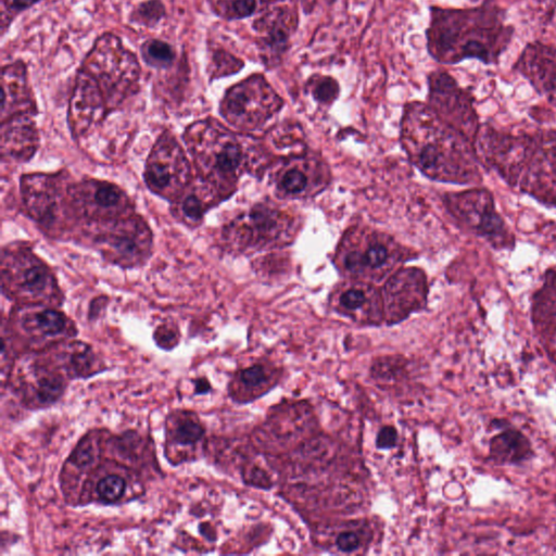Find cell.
Here are the masks:
<instances>
[{
	"mask_svg": "<svg viewBox=\"0 0 556 556\" xmlns=\"http://www.w3.org/2000/svg\"><path fill=\"white\" fill-rule=\"evenodd\" d=\"M294 233L293 218L286 212L257 205L238 216L224 230V239L235 249H261L285 244Z\"/></svg>",
	"mask_w": 556,
	"mask_h": 556,
	"instance_id": "9c48e42d",
	"label": "cell"
},
{
	"mask_svg": "<svg viewBox=\"0 0 556 556\" xmlns=\"http://www.w3.org/2000/svg\"><path fill=\"white\" fill-rule=\"evenodd\" d=\"M2 285L26 298L48 296L56 287L48 267L26 251L3 253Z\"/></svg>",
	"mask_w": 556,
	"mask_h": 556,
	"instance_id": "4fadbf2b",
	"label": "cell"
},
{
	"mask_svg": "<svg viewBox=\"0 0 556 556\" xmlns=\"http://www.w3.org/2000/svg\"><path fill=\"white\" fill-rule=\"evenodd\" d=\"M240 380L248 387L256 388L267 380L266 370L262 365H253L240 371Z\"/></svg>",
	"mask_w": 556,
	"mask_h": 556,
	"instance_id": "e575fe53",
	"label": "cell"
},
{
	"mask_svg": "<svg viewBox=\"0 0 556 556\" xmlns=\"http://www.w3.org/2000/svg\"><path fill=\"white\" fill-rule=\"evenodd\" d=\"M195 393H206L211 387H210V383L205 380V379H198L195 382Z\"/></svg>",
	"mask_w": 556,
	"mask_h": 556,
	"instance_id": "b9f144b4",
	"label": "cell"
},
{
	"mask_svg": "<svg viewBox=\"0 0 556 556\" xmlns=\"http://www.w3.org/2000/svg\"><path fill=\"white\" fill-rule=\"evenodd\" d=\"M427 279L417 268H403L389 276L383 288L387 307L394 314H406L426 300Z\"/></svg>",
	"mask_w": 556,
	"mask_h": 556,
	"instance_id": "e0dca14e",
	"label": "cell"
},
{
	"mask_svg": "<svg viewBox=\"0 0 556 556\" xmlns=\"http://www.w3.org/2000/svg\"><path fill=\"white\" fill-rule=\"evenodd\" d=\"M326 178V169L317 160L296 156L283 163L276 172L274 185L282 197L302 198L317 191Z\"/></svg>",
	"mask_w": 556,
	"mask_h": 556,
	"instance_id": "9a60e30c",
	"label": "cell"
},
{
	"mask_svg": "<svg viewBox=\"0 0 556 556\" xmlns=\"http://www.w3.org/2000/svg\"><path fill=\"white\" fill-rule=\"evenodd\" d=\"M445 205L463 227L485 239L494 249H514V235L497 212L489 190L472 188L448 193Z\"/></svg>",
	"mask_w": 556,
	"mask_h": 556,
	"instance_id": "ba28073f",
	"label": "cell"
},
{
	"mask_svg": "<svg viewBox=\"0 0 556 556\" xmlns=\"http://www.w3.org/2000/svg\"><path fill=\"white\" fill-rule=\"evenodd\" d=\"M105 110L103 98L92 84L77 72L68 110L72 131L77 136L83 135L104 115Z\"/></svg>",
	"mask_w": 556,
	"mask_h": 556,
	"instance_id": "ac0fdd59",
	"label": "cell"
},
{
	"mask_svg": "<svg viewBox=\"0 0 556 556\" xmlns=\"http://www.w3.org/2000/svg\"><path fill=\"white\" fill-rule=\"evenodd\" d=\"M94 458L96 450L89 439L80 441L71 456V460L79 468L89 466Z\"/></svg>",
	"mask_w": 556,
	"mask_h": 556,
	"instance_id": "836d02e7",
	"label": "cell"
},
{
	"mask_svg": "<svg viewBox=\"0 0 556 556\" xmlns=\"http://www.w3.org/2000/svg\"><path fill=\"white\" fill-rule=\"evenodd\" d=\"M103 253L119 264L131 265L149 253L151 236L147 225L139 218L115 220L98 237Z\"/></svg>",
	"mask_w": 556,
	"mask_h": 556,
	"instance_id": "5bb4252c",
	"label": "cell"
},
{
	"mask_svg": "<svg viewBox=\"0 0 556 556\" xmlns=\"http://www.w3.org/2000/svg\"><path fill=\"white\" fill-rule=\"evenodd\" d=\"M508 185L556 207V132L506 134L479 129L473 146Z\"/></svg>",
	"mask_w": 556,
	"mask_h": 556,
	"instance_id": "7a4b0ae2",
	"label": "cell"
},
{
	"mask_svg": "<svg viewBox=\"0 0 556 556\" xmlns=\"http://www.w3.org/2000/svg\"><path fill=\"white\" fill-rule=\"evenodd\" d=\"M359 536L351 531L341 532L336 539L337 547L345 553H350L358 548Z\"/></svg>",
	"mask_w": 556,
	"mask_h": 556,
	"instance_id": "f35d334b",
	"label": "cell"
},
{
	"mask_svg": "<svg viewBox=\"0 0 556 556\" xmlns=\"http://www.w3.org/2000/svg\"><path fill=\"white\" fill-rule=\"evenodd\" d=\"M517 68L556 106V48L540 42L528 45L517 62Z\"/></svg>",
	"mask_w": 556,
	"mask_h": 556,
	"instance_id": "2e32d148",
	"label": "cell"
},
{
	"mask_svg": "<svg viewBox=\"0 0 556 556\" xmlns=\"http://www.w3.org/2000/svg\"><path fill=\"white\" fill-rule=\"evenodd\" d=\"M30 101L26 68L22 62L2 67L1 75V117L2 121L22 114L18 108Z\"/></svg>",
	"mask_w": 556,
	"mask_h": 556,
	"instance_id": "7402d4cb",
	"label": "cell"
},
{
	"mask_svg": "<svg viewBox=\"0 0 556 556\" xmlns=\"http://www.w3.org/2000/svg\"><path fill=\"white\" fill-rule=\"evenodd\" d=\"M283 105L266 77L254 73L231 86L220 102V114L231 125L253 130L262 127Z\"/></svg>",
	"mask_w": 556,
	"mask_h": 556,
	"instance_id": "52a82bcc",
	"label": "cell"
},
{
	"mask_svg": "<svg viewBox=\"0 0 556 556\" xmlns=\"http://www.w3.org/2000/svg\"><path fill=\"white\" fill-rule=\"evenodd\" d=\"M204 433L203 427L192 418L182 419L175 429L174 438L180 444H193Z\"/></svg>",
	"mask_w": 556,
	"mask_h": 556,
	"instance_id": "1f68e13d",
	"label": "cell"
},
{
	"mask_svg": "<svg viewBox=\"0 0 556 556\" xmlns=\"http://www.w3.org/2000/svg\"><path fill=\"white\" fill-rule=\"evenodd\" d=\"M212 11L228 21L250 17L257 12L260 0H210Z\"/></svg>",
	"mask_w": 556,
	"mask_h": 556,
	"instance_id": "d4e9b609",
	"label": "cell"
},
{
	"mask_svg": "<svg viewBox=\"0 0 556 556\" xmlns=\"http://www.w3.org/2000/svg\"><path fill=\"white\" fill-rule=\"evenodd\" d=\"M402 139L412 162L428 177L459 185L481 181L473 146L427 103L410 102L405 106Z\"/></svg>",
	"mask_w": 556,
	"mask_h": 556,
	"instance_id": "3957f363",
	"label": "cell"
},
{
	"mask_svg": "<svg viewBox=\"0 0 556 556\" xmlns=\"http://www.w3.org/2000/svg\"><path fill=\"white\" fill-rule=\"evenodd\" d=\"M197 162L208 178L231 185L248 168V150L228 131L210 123L193 125L188 134Z\"/></svg>",
	"mask_w": 556,
	"mask_h": 556,
	"instance_id": "8992f818",
	"label": "cell"
},
{
	"mask_svg": "<svg viewBox=\"0 0 556 556\" xmlns=\"http://www.w3.org/2000/svg\"><path fill=\"white\" fill-rule=\"evenodd\" d=\"M336 291L337 305L344 313L367 312L378 305L380 295L369 282H348Z\"/></svg>",
	"mask_w": 556,
	"mask_h": 556,
	"instance_id": "603a6c76",
	"label": "cell"
},
{
	"mask_svg": "<svg viewBox=\"0 0 556 556\" xmlns=\"http://www.w3.org/2000/svg\"><path fill=\"white\" fill-rule=\"evenodd\" d=\"M93 355L89 349L76 351L72 356V365L77 375L89 372L92 368Z\"/></svg>",
	"mask_w": 556,
	"mask_h": 556,
	"instance_id": "d590c367",
	"label": "cell"
},
{
	"mask_svg": "<svg viewBox=\"0 0 556 556\" xmlns=\"http://www.w3.org/2000/svg\"><path fill=\"white\" fill-rule=\"evenodd\" d=\"M39 1L40 0H2V12L4 13L8 11V13L12 15L30 8Z\"/></svg>",
	"mask_w": 556,
	"mask_h": 556,
	"instance_id": "ab89813d",
	"label": "cell"
},
{
	"mask_svg": "<svg viewBox=\"0 0 556 556\" xmlns=\"http://www.w3.org/2000/svg\"><path fill=\"white\" fill-rule=\"evenodd\" d=\"M22 194L28 213L36 220H52L56 207V189L51 177L38 174L24 176Z\"/></svg>",
	"mask_w": 556,
	"mask_h": 556,
	"instance_id": "ffe728a7",
	"label": "cell"
},
{
	"mask_svg": "<svg viewBox=\"0 0 556 556\" xmlns=\"http://www.w3.org/2000/svg\"><path fill=\"white\" fill-rule=\"evenodd\" d=\"M165 15L161 0H147L139 3L130 14V21L147 27L155 26Z\"/></svg>",
	"mask_w": 556,
	"mask_h": 556,
	"instance_id": "f1b7e54d",
	"label": "cell"
},
{
	"mask_svg": "<svg viewBox=\"0 0 556 556\" xmlns=\"http://www.w3.org/2000/svg\"><path fill=\"white\" fill-rule=\"evenodd\" d=\"M306 87L314 100L321 104H331L340 93L339 83L328 75H314L309 77Z\"/></svg>",
	"mask_w": 556,
	"mask_h": 556,
	"instance_id": "83f0119b",
	"label": "cell"
},
{
	"mask_svg": "<svg viewBox=\"0 0 556 556\" xmlns=\"http://www.w3.org/2000/svg\"><path fill=\"white\" fill-rule=\"evenodd\" d=\"M84 207L92 217L104 219L117 217L127 205L124 192L105 181L87 182L80 188Z\"/></svg>",
	"mask_w": 556,
	"mask_h": 556,
	"instance_id": "44dd1931",
	"label": "cell"
},
{
	"mask_svg": "<svg viewBox=\"0 0 556 556\" xmlns=\"http://www.w3.org/2000/svg\"><path fill=\"white\" fill-rule=\"evenodd\" d=\"M38 146V134L34 122L26 113L2 121L1 154L14 161H27Z\"/></svg>",
	"mask_w": 556,
	"mask_h": 556,
	"instance_id": "d6986e66",
	"label": "cell"
},
{
	"mask_svg": "<svg viewBox=\"0 0 556 556\" xmlns=\"http://www.w3.org/2000/svg\"><path fill=\"white\" fill-rule=\"evenodd\" d=\"M428 105L441 121L459 132L472 146L479 132L473 101L448 73L433 71L428 75Z\"/></svg>",
	"mask_w": 556,
	"mask_h": 556,
	"instance_id": "30bf717a",
	"label": "cell"
},
{
	"mask_svg": "<svg viewBox=\"0 0 556 556\" xmlns=\"http://www.w3.org/2000/svg\"><path fill=\"white\" fill-rule=\"evenodd\" d=\"M187 159L175 139L164 136L155 144L146 168V181L156 193L174 195L189 180Z\"/></svg>",
	"mask_w": 556,
	"mask_h": 556,
	"instance_id": "7c38bea8",
	"label": "cell"
},
{
	"mask_svg": "<svg viewBox=\"0 0 556 556\" xmlns=\"http://www.w3.org/2000/svg\"><path fill=\"white\" fill-rule=\"evenodd\" d=\"M286 1H289V0H260L261 5H263L265 8L276 5V4L286 2Z\"/></svg>",
	"mask_w": 556,
	"mask_h": 556,
	"instance_id": "7bdbcfd3",
	"label": "cell"
},
{
	"mask_svg": "<svg viewBox=\"0 0 556 556\" xmlns=\"http://www.w3.org/2000/svg\"><path fill=\"white\" fill-rule=\"evenodd\" d=\"M64 389V382L59 376H48L38 381L36 394L41 403L51 404L61 397Z\"/></svg>",
	"mask_w": 556,
	"mask_h": 556,
	"instance_id": "f546056e",
	"label": "cell"
},
{
	"mask_svg": "<svg viewBox=\"0 0 556 556\" xmlns=\"http://www.w3.org/2000/svg\"><path fill=\"white\" fill-rule=\"evenodd\" d=\"M126 489V481L117 475H109L102 478L97 484V493L104 502L119 500Z\"/></svg>",
	"mask_w": 556,
	"mask_h": 556,
	"instance_id": "4dcf8cb0",
	"label": "cell"
},
{
	"mask_svg": "<svg viewBox=\"0 0 556 556\" xmlns=\"http://www.w3.org/2000/svg\"><path fill=\"white\" fill-rule=\"evenodd\" d=\"M472 1H476V0H472Z\"/></svg>",
	"mask_w": 556,
	"mask_h": 556,
	"instance_id": "ee69618b",
	"label": "cell"
},
{
	"mask_svg": "<svg viewBox=\"0 0 556 556\" xmlns=\"http://www.w3.org/2000/svg\"><path fill=\"white\" fill-rule=\"evenodd\" d=\"M514 28L493 1L469 9L430 8L427 50L437 62L456 64L465 59L494 63L505 51Z\"/></svg>",
	"mask_w": 556,
	"mask_h": 556,
	"instance_id": "6da1fadb",
	"label": "cell"
},
{
	"mask_svg": "<svg viewBox=\"0 0 556 556\" xmlns=\"http://www.w3.org/2000/svg\"><path fill=\"white\" fill-rule=\"evenodd\" d=\"M214 63L217 76L231 75L239 72L244 63L226 51H216Z\"/></svg>",
	"mask_w": 556,
	"mask_h": 556,
	"instance_id": "d6a6232c",
	"label": "cell"
},
{
	"mask_svg": "<svg viewBox=\"0 0 556 556\" xmlns=\"http://www.w3.org/2000/svg\"><path fill=\"white\" fill-rule=\"evenodd\" d=\"M250 482L256 485H266L267 476L260 468H253L250 475Z\"/></svg>",
	"mask_w": 556,
	"mask_h": 556,
	"instance_id": "60d3db41",
	"label": "cell"
},
{
	"mask_svg": "<svg viewBox=\"0 0 556 556\" xmlns=\"http://www.w3.org/2000/svg\"><path fill=\"white\" fill-rule=\"evenodd\" d=\"M298 26V12L288 4L267 7L255 18L253 29L258 35V48L267 66L273 67L281 62Z\"/></svg>",
	"mask_w": 556,
	"mask_h": 556,
	"instance_id": "8fae6325",
	"label": "cell"
},
{
	"mask_svg": "<svg viewBox=\"0 0 556 556\" xmlns=\"http://www.w3.org/2000/svg\"><path fill=\"white\" fill-rule=\"evenodd\" d=\"M528 450L525 438L515 431L504 432L492 441L493 453L511 462L521 459Z\"/></svg>",
	"mask_w": 556,
	"mask_h": 556,
	"instance_id": "484cf974",
	"label": "cell"
},
{
	"mask_svg": "<svg viewBox=\"0 0 556 556\" xmlns=\"http://www.w3.org/2000/svg\"><path fill=\"white\" fill-rule=\"evenodd\" d=\"M181 211L190 220H199L204 212V204L197 195L187 197L181 205Z\"/></svg>",
	"mask_w": 556,
	"mask_h": 556,
	"instance_id": "8d00e7d4",
	"label": "cell"
},
{
	"mask_svg": "<svg viewBox=\"0 0 556 556\" xmlns=\"http://www.w3.org/2000/svg\"><path fill=\"white\" fill-rule=\"evenodd\" d=\"M397 441V431L392 426L382 427L376 438V445L378 448H391L395 446Z\"/></svg>",
	"mask_w": 556,
	"mask_h": 556,
	"instance_id": "74e56055",
	"label": "cell"
},
{
	"mask_svg": "<svg viewBox=\"0 0 556 556\" xmlns=\"http://www.w3.org/2000/svg\"><path fill=\"white\" fill-rule=\"evenodd\" d=\"M405 260V252L387 235L372 230L348 233L337 252L340 270L354 279L377 281L390 275Z\"/></svg>",
	"mask_w": 556,
	"mask_h": 556,
	"instance_id": "5b68a950",
	"label": "cell"
},
{
	"mask_svg": "<svg viewBox=\"0 0 556 556\" xmlns=\"http://www.w3.org/2000/svg\"><path fill=\"white\" fill-rule=\"evenodd\" d=\"M113 109L136 91L140 65L135 53L126 49L114 34H103L84 59L79 70Z\"/></svg>",
	"mask_w": 556,
	"mask_h": 556,
	"instance_id": "277c9868",
	"label": "cell"
},
{
	"mask_svg": "<svg viewBox=\"0 0 556 556\" xmlns=\"http://www.w3.org/2000/svg\"><path fill=\"white\" fill-rule=\"evenodd\" d=\"M23 325L25 328L39 331L45 336H56L64 331L67 319L59 311L42 308L25 317Z\"/></svg>",
	"mask_w": 556,
	"mask_h": 556,
	"instance_id": "cb8c5ba5",
	"label": "cell"
},
{
	"mask_svg": "<svg viewBox=\"0 0 556 556\" xmlns=\"http://www.w3.org/2000/svg\"><path fill=\"white\" fill-rule=\"evenodd\" d=\"M144 63L154 68H165L172 65L175 51L170 45L160 39H149L140 48Z\"/></svg>",
	"mask_w": 556,
	"mask_h": 556,
	"instance_id": "4316f807",
	"label": "cell"
}]
</instances>
